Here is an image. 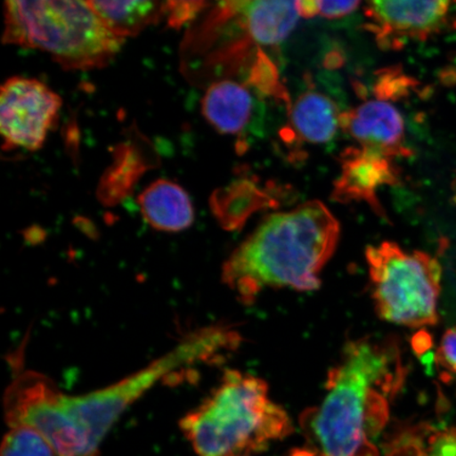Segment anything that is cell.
Listing matches in <instances>:
<instances>
[{
	"label": "cell",
	"instance_id": "14",
	"mask_svg": "<svg viewBox=\"0 0 456 456\" xmlns=\"http://www.w3.org/2000/svg\"><path fill=\"white\" fill-rule=\"evenodd\" d=\"M340 114L327 95L307 91L290 108L293 134L310 144H326L338 134Z\"/></svg>",
	"mask_w": 456,
	"mask_h": 456
},
{
	"label": "cell",
	"instance_id": "22",
	"mask_svg": "<svg viewBox=\"0 0 456 456\" xmlns=\"http://www.w3.org/2000/svg\"><path fill=\"white\" fill-rule=\"evenodd\" d=\"M454 26L456 27V21H455V25Z\"/></svg>",
	"mask_w": 456,
	"mask_h": 456
},
{
	"label": "cell",
	"instance_id": "8",
	"mask_svg": "<svg viewBox=\"0 0 456 456\" xmlns=\"http://www.w3.org/2000/svg\"><path fill=\"white\" fill-rule=\"evenodd\" d=\"M449 11L448 2L386 0L368 3L364 13L380 47L397 49L410 39L426 41L440 32Z\"/></svg>",
	"mask_w": 456,
	"mask_h": 456
},
{
	"label": "cell",
	"instance_id": "2",
	"mask_svg": "<svg viewBox=\"0 0 456 456\" xmlns=\"http://www.w3.org/2000/svg\"><path fill=\"white\" fill-rule=\"evenodd\" d=\"M339 232L338 219L319 201L273 214L228 256L222 281L245 305L266 289L315 290Z\"/></svg>",
	"mask_w": 456,
	"mask_h": 456
},
{
	"label": "cell",
	"instance_id": "10",
	"mask_svg": "<svg viewBox=\"0 0 456 456\" xmlns=\"http://www.w3.org/2000/svg\"><path fill=\"white\" fill-rule=\"evenodd\" d=\"M340 127L362 148L387 158L406 156L404 122L395 106L383 100L368 101L340 114Z\"/></svg>",
	"mask_w": 456,
	"mask_h": 456
},
{
	"label": "cell",
	"instance_id": "21",
	"mask_svg": "<svg viewBox=\"0 0 456 456\" xmlns=\"http://www.w3.org/2000/svg\"><path fill=\"white\" fill-rule=\"evenodd\" d=\"M359 4V2H316L317 16L329 20L340 19L354 12Z\"/></svg>",
	"mask_w": 456,
	"mask_h": 456
},
{
	"label": "cell",
	"instance_id": "4",
	"mask_svg": "<svg viewBox=\"0 0 456 456\" xmlns=\"http://www.w3.org/2000/svg\"><path fill=\"white\" fill-rule=\"evenodd\" d=\"M4 13V44L45 51L67 70L105 67L125 43L89 2H7Z\"/></svg>",
	"mask_w": 456,
	"mask_h": 456
},
{
	"label": "cell",
	"instance_id": "3",
	"mask_svg": "<svg viewBox=\"0 0 456 456\" xmlns=\"http://www.w3.org/2000/svg\"><path fill=\"white\" fill-rule=\"evenodd\" d=\"M198 456H249L293 432L269 386L254 375L228 370L220 384L180 421Z\"/></svg>",
	"mask_w": 456,
	"mask_h": 456
},
{
	"label": "cell",
	"instance_id": "12",
	"mask_svg": "<svg viewBox=\"0 0 456 456\" xmlns=\"http://www.w3.org/2000/svg\"><path fill=\"white\" fill-rule=\"evenodd\" d=\"M233 12L256 45L281 44L299 19L297 2H232Z\"/></svg>",
	"mask_w": 456,
	"mask_h": 456
},
{
	"label": "cell",
	"instance_id": "1",
	"mask_svg": "<svg viewBox=\"0 0 456 456\" xmlns=\"http://www.w3.org/2000/svg\"><path fill=\"white\" fill-rule=\"evenodd\" d=\"M406 380L392 339L349 341L330 370L326 395L300 416V456H379L376 440L389 421L390 403Z\"/></svg>",
	"mask_w": 456,
	"mask_h": 456
},
{
	"label": "cell",
	"instance_id": "9",
	"mask_svg": "<svg viewBox=\"0 0 456 456\" xmlns=\"http://www.w3.org/2000/svg\"><path fill=\"white\" fill-rule=\"evenodd\" d=\"M397 183V171L387 158L366 148H349L341 156V174L335 182L333 198L339 202L368 203L374 212L385 216L378 191Z\"/></svg>",
	"mask_w": 456,
	"mask_h": 456
},
{
	"label": "cell",
	"instance_id": "13",
	"mask_svg": "<svg viewBox=\"0 0 456 456\" xmlns=\"http://www.w3.org/2000/svg\"><path fill=\"white\" fill-rule=\"evenodd\" d=\"M254 99L244 85L224 79L210 85L202 100V113L224 134H241L252 119Z\"/></svg>",
	"mask_w": 456,
	"mask_h": 456
},
{
	"label": "cell",
	"instance_id": "16",
	"mask_svg": "<svg viewBox=\"0 0 456 456\" xmlns=\"http://www.w3.org/2000/svg\"><path fill=\"white\" fill-rule=\"evenodd\" d=\"M89 4L101 19L118 37L126 39L138 36L147 27L156 25L165 19V3L147 0L127 2H98Z\"/></svg>",
	"mask_w": 456,
	"mask_h": 456
},
{
	"label": "cell",
	"instance_id": "17",
	"mask_svg": "<svg viewBox=\"0 0 456 456\" xmlns=\"http://www.w3.org/2000/svg\"><path fill=\"white\" fill-rule=\"evenodd\" d=\"M51 444L41 433L30 427L11 428L4 436L2 456H54Z\"/></svg>",
	"mask_w": 456,
	"mask_h": 456
},
{
	"label": "cell",
	"instance_id": "6",
	"mask_svg": "<svg viewBox=\"0 0 456 456\" xmlns=\"http://www.w3.org/2000/svg\"><path fill=\"white\" fill-rule=\"evenodd\" d=\"M366 258L375 310L383 321L408 328L436 324L440 262L390 241L369 247Z\"/></svg>",
	"mask_w": 456,
	"mask_h": 456
},
{
	"label": "cell",
	"instance_id": "19",
	"mask_svg": "<svg viewBox=\"0 0 456 456\" xmlns=\"http://www.w3.org/2000/svg\"><path fill=\"white\" fill-rule=\"evenodd\" d=\"M436 361L444 374H446V379L454 380L456 384V327L444 334Z\"/></svg>",
	"mask_w": 456,
	"mask_h": 456
},
{
	"label": "cell",
	"instance_id": "7",
	"mask_svg": "<svg viewBox=\"0 0 456 456\" xmlns=\"http://www.w3.org/2000/svg\"><path fill=\"white\" fill-rule=\"evenodd\" d=\"M61 96L37 78L10 77L0 89L4 150L37 151L59 119Z\"/></svg>",
	"mask_w": 456,
	"mask_h": 456
},
{
	"label": "cell",
	"instance_id": "11",
	"mask_svg": "<svg viewBox=\"0 0 456 456\" xmlns=\"http://www.w3.org/2000/svg\"><path fill=\"white\" fill-rule=\"evenodd\" d=\"M142 218L157 231L179 232L195 220L191 200L183 187L167 179H159L140 193Z\"/></svg>",
	"mask_w": 456,
	"mask_h": 456
},
{
	"label": "cell",
	"instance_id": "5",
	"mask_svg": "<svg viewBox=\"0 0 456 456\" xmlns=\"http://www.w3.org/2000/svg\"><path fill=\"white\" fill-rule=\"evenodd\" d=\"M237 330L230 327L204 328L187 336L175 349L102 389L69 396L66 408L76 423L96 442H102L127 408L175 370L198 362H208L235 350L240 342Z\"/></svg>",
	"mask_w": 456,
	"mask_h": 456
},
{
	"label": "cell",
	"instance_id": "20",
	"mask_svg": "<svg viewBox=\"0 0 456 456\" xmlns=\"http://www.w3.org/2000/svg\"><path fill=\"white\" fill-rule=\"evenodd\" d=\"M207 4L203 2H165V20L170 27L179 28L195 17Z\"/></svg>",
	"mask_w": 456,
	"mask_h": 456
},
{
	"label": "cell",
	"instance_id": "18",
	"mask_svg": "<svg viewBox=\"0 0 456 456\" xmlns=\"http://www.w3.org/2000/svg\"><path fill=\"white\" fill-rule=\"evenodd\" d=\"M248 83L262 94L283 102L288 101V94L281 84L277 67L273 65L269 56L260 50L256 53L253 68L250 69Z\"/></svg>",
	"mask_w": 456,
	"mask_h": 456
},
{
	"label": "cell",
	"instance_id": "15",
	"mask_svg": "<svg viewBox=\"0 0 456 456\" xmlns=\"http://www.w3.org/2000/svg\"><path fill=\"white\" fill-rule=\"evenodd\" d=\"M385 456H456V427H403L386 443Z\"/></svg>",
	"mask_w": 456,
	"mask_h": 456
}]
</instances>
